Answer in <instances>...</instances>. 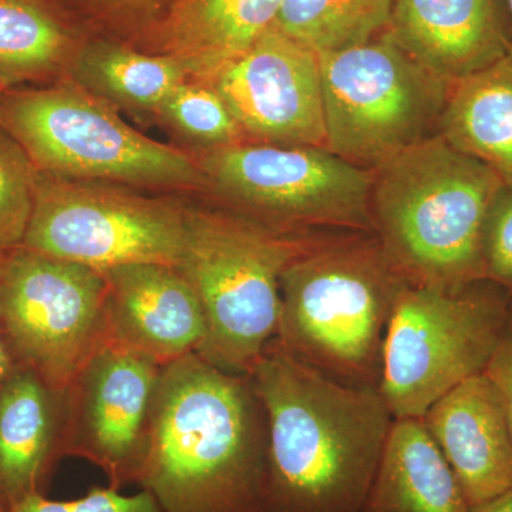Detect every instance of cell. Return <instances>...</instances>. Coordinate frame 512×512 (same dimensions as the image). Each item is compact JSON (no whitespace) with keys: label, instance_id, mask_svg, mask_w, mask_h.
Returning <instances> with one entry per match:
<instances>
[{"label":"cell","instance_id":"cell-30","mask_svg":"<svg viewBox=\"0 0 512 512\" xmlns=\"http://www.w3.org/2000/svg\"><path fill=\"white\" fill-rule=\"evenodd\" d=\"M470 512H512V488L494 500L471 507Z\"/></svg>","mask_w":512,"mask_h":512},{"label":"cell","instance_id":"cell-32","mask_svg":"<svg viewBox=\"0 0 512 512\" xmlns=\"http://www.w3.org/2000/svg\"><path fill=\"white\" fill-rule=\"evenodd\" d=\"M507 3L508 20H510V47H508V57L512 59V0H505Z\"/></svg>","mask_w":512,"mask_h":512},{"label":"cell","instance_id":"cell-11","mask_svg":"<svg viewBox=\"0 0 512 512\" xmlns=\"http://www.w3.org/2000/svg\"><path fill=\"white\" fill-rule=\"evenodd\" d=\"M104 305L99 271L25 247L0 256V338L13 365L57 392L106 342Z\"/></svg>","mask_w":512,"mask_h":512},{"label":"cell","instance_id":"cell-27","mask_svg":"<svg viewBox=\"0 0 512 512\" xmlns=\"http://www.w3.org/2000/svg\"><path fill=\"white\" fill-rule=\"evenodd\" d=\"M484 279L512 289V187L495 195L483 234Z\"/></svg>","mask_w":512,"mask_h":512},{"label":"cell","instance_id":"cell-14","mask_svg":"<svg viewBox=\"0 0 512 512\" xmlns=\"http://www.w3.org/2000/svg\"><path fill=\"white\" fill-rule=\"evenodd\" d=\"M106 281V340L168 365L197 352L207 332L197 293L177 268L117 266Z\"/></svg>","mask_w":512,"mask_h":512},{"label":"cell","instance_id":"cell-24","mask_svg":"<svg viewBox=\"0 0 512 512\" xmlns=\"http://www.w3.org/2000/svg\"><path fill=\"white\" fill-rule=\"evenodd\" d=\"M156 114L200 150L247 140L227 103L210 83L185 80Z\"/></svg>","mask_w":512,"mask_h":512},{"label":"cell","instance_id":"cell-7","mask_svg":"<svg viewBox=\"0 0 512 512\" xmlns=\"http://www.w3.org/2000/svg\"><path fill=\"white\" fill-rule=\"evenodd\" d=\"M224 208L284 234L373 232V171L328 148L244 140L194 154Z\"/></svg>","mask_w":512,"mask_h":512},{"label":"cell","instance_id":"cell-18","mask_svg":"<svg viewBox=\"0 0 512 512\" xmlns=\"http://www.w3.org/2000/svg\"><path fill=\"white\" fill-rule=\"evenodd\" d=\"M64 392L16 367L0 384V507L43 488L63 457Z\"/></svg>","mask_w":512,"mask_h":512},{"label":"cell","instance_id":"cell-31","mask_svg":"<svg viewBox=\"0 0 512 512\" xmlns=\"http://www.w3.org/2000/svg\"><path fill=\"white\" fill-rule=\"evenodd\" d=\"M13 369H15V365H13L12 357H10L5 343H3L2 338H0V384L8 379Z\"/></svg>","mask_w":512,"mask_h":512},{"label":"cell","instance_id":"cell-34","mask_svg":"<svg viewBox=\"0 0 512 512\" xmlns=\"http://www.w3.org/2000/svg\"><path fill=\"white\" fill-rule=\"evenodd\" d=\"M0 512H8V511H6L5 508L0 507Z\"/></svg>","mask_w":512,"mask_h":512},{"label":"cell","instance_id":"cell-3","mask_svg":"<svg viewBox=\"0 0 512 512\" xmlns=\"http://www.w3.org/2000/svg\"><path fill=\"white\" fill-rule=\"evenodd\" d=\"M404 285L375 234L316 232L282 272L276 339L335 382L379 389L384 338Z\"/></svg>","mask_w":512,"mask_h":512},{"label":"cell","instance_id":"cell-4","mask_svg":"<svg viewBox=\"0 0 512 512\" xmlns=\"http://www.w3.org/2000/svg\"><path fill=\"white\" fill-rule=\"evenodd\" d=\"M503 181L437 136L373 170V232L407 285L484 281L483 234Z\"/></svg>","mask_w":512,"mask_h":512},{"label":"cell","instance_id":"cell-1","mask_svg":"<svg viewBox=\"0 0 512 512\" xmlns=\"http://www.w3.org/2000/svg\"><path fill=\"white\" fill-rule=\"evenodd\" d=\"M248 376L268 421L261 512H360L394 421L379 389L335 382L276 338Z\"/></svg>","mask_w":512,"mask_h":512},{"label":"cell","instance_id":"cell-15","mask_svg":"<svg viewBox=\"0 0 512 512\" xmlns=\"http://www.w3.org/2000/svg\"><path fill=\"white\" fill-rule=\"evenodd\" d=\"M470 507L512 488V439L503 396L478 373L440 397L421 417Z\"/></svg>","mask_w":512,"mask_h":512},{"label":"cell","instance_id":"cell-2","mask_svg":"<svg viewBox=\"0 0 512 512\" xmlns=\"http://www.w3.org/2000/svg\"><path fill=\"white\" fill-rule=\"evenodd\" d=\"M268 421L249 376L190 353L163 366L143 490L163 512H261Z\"/></svg>","mask_w":512,"mask_h":512},{"label":"cell","instance_id":"cell-17","mask_svg":"<svg viewBox=\"0 0 512 512\" xmlns=\"http://www.w3.org/2000/svg\"><path fill=\"white\" fill-rule=\"evenodd\" d=\"M282 0H171L146 32L150 49L210 83L274 29Z\"/></svg>","mask_w":512,"mask_h":512},{"label":"cell","instance_id":"cell-13","mask_svg":"<svg viewBox=\"0 0 512 512\" xmlns=\"http://www.w3.org/2000/svg\"><path fill=\"white\" fill-rule=\"evenodd\" d=\"M210 84L247 140L326 148L319 55L284 33L269 30Z\"/></svg>","mask_w":512,"mask_h":512},{"label":"cell","instance_id":"cell-12","mask_svg":"<svg viewBox=\"0 0 512 512\" xmlns=\"http://www.w3.org/2000/svg\"><path fill=\"white\" fill-rule=\"evenodd\" d=\"M163 366L117 343H101L64 390L63 457L93 463L109 487L138 484Z\"/></svg>","mask_w":512,"mask_h":512},{"label":"cell","instance_id":"cell-23","mask_svg":"<svg viewBox=\"0 0 512 512\" xmlns=\"http://www.w3.org/2000/svg\"><path fill=\"white\" fill-rule=\"evenodd\" d=\"M394 0H282L274 29L313 52L365 45L389 28Z\"/></svg>","mask_w":512,"mask_h":512},{"label":"cell","instance_id":"cell-33","mask_svg":"<svg viewBox=\"0 0 512 512\" xmlns=\"http://www.w3.org/2000/svg\"><path fill=\"white\" fill-rule=\"evenodd\" d=\"M9 89H12V87L0 76V100H2V97L5 96V93L8 92Z\"/></svg>","mask_w":512,"mask_h":512},{"label":"cell","instance_id":"cell-8","mask_svg":"<svg viewBox=\"0 0 512 512\" xmlns=\"http://www.w3.org/2000/svg\"><path fill=\"white\" fill-rule=\"evenodd\" d=\"M326 148L365 170L439 134L451 84L389 33L320 53Z\"/></svg>","mask_w":512,"mask_h":512},{"label":"cell","instance_id":"cell-6","mask_svg":"<svg viewBox=\"0 0 512 512\" xmlns=\"http://www.w3.org/2000/svg\"><path fill=\"white\" fill-rule=\"evenodd\" d=\"M0 128L40 173L53 177L134 188H207L194 156L128 126L117 107L72 79L9 89L0 100Z\"/></svg>","mask_w":512,"mask_h":512},{"label":"cell","instance_id":"cell-21","mask_svg":"<svg viewBox=\"0 0 512 512\" xmlns=\"http://www.w3.org/2000/svg\"><path fill=\"white\" fill-rule=\"evenodd\" d=\"M67 76L114 107L151 113H157L165 99L190 79L173 57L106 40L79 46Z\"/></svg>","mask_w":512,"mask_h":512},{"label":"cell","instance_id":"cell-10","mask_svg":"<svg viewBox=\"0 0 512 512\" xmlns=\"http://www.w3.org/2000/svg\"><path fill=\"white\" fill-rule=\"evenodd\" d=\"M187 205L148 197L128 185L40 173L22 247L104 272L117 266L177 268Z\"/></svg>","mask_w":512,"mask_h":512},{"label":"cell","instance_id":"cell-9","mask_svg":"<svg viewBox=\"0 0 512 512\" xmlns=\"http://www.w3.org/2000/svg\"><path fill=\"white\" fill-rule=\"evenodd\" d=\"M404 285L387 326L379 392L393 419H421L440 397L485 372L505 335L503 296Z\"/></svg>","mask_w":512,"mask_h":512},{"label":"cell","instance_id":"cell-20","mask_svg":"<svg viewBox=\"0 0 512 512\" xmlns=\"http://www.w3.org/2000/svg\"><path fill=\"white\" fill-rule=\"evenodd\" d=\"M439 136L512 187V59L451 84Z\"/></svg>","mask_w":512,"mask_h":512},{"label":"cell","instance_id":"cell-5","mask_svg":"<svg viewBox=\"0 0 512 512\" xmlns=\"http://www.w3.org/2000/svg\"><path fill=\"white\" fill-rule=\"evenodd\" d=\"M311 234H284L217 205H187L178 271L192 286L207 323L198 355L248 376L281 316V276Z\"/></svg>","mask_w":512,"mask_h":512},{"label":"cell","instance_id":"cell-29","mask_svg":"<svg viewBox=\"0 0 512 512\" xmlns=\"http://www.w3.org/2000/svg\"><path fill=\"white\" fill-rule=\"evenodd\" d=\"M92 5L107 12H148L167 6L171 0H87Z\"/></svg>","mask_w":512,"mask_h":512},{"label":"cell","instance_id":"cell-22","mask_svg":"<svg viewBox=\"0 0 512 512\" xmlns=\"http://www.w3.org/2000/svg\"><path fill=\"white\" fill-rule=\"evenodd\" d=\"M72 30L45 0H0V76L15 87L69 70Z\"/></svg>","mask_w":512,"mask_h":512},{"label":"cell","instance_id":"cell-25","mask_svg":"<svg viewBox=\"0 0 512 512\" xmlns=\"http://www.w3.org/2000/svg\"><path fill=\"white\" fill-rule=\"evenodd\" d=\"M39 175L28 153L0 128V256L25 242Z\"/></svg>","mask_w":512,"mask_h":512},{"label":"cell","instance_id":"cell-28","mask_svg":"<svg viewBox=\"0 0 512 512\" xmlns=\"http://www.w3.org/2000/svg\"><path fill=\"white\" fill-rule=\"evenodd\" d=\"M485 373L494 380L503 396L512 439V318L500 346L495 350L493 359L485 369Z\"/></svg>","mask_w":512,"mask_h":512},{"label":"cell","instance_id":"cell-19","mask_svg":"<svg viewBox=\"0 0 512 512\" xmlns=\"http://www.w3.org/2000/svg\"><path fill=\"white\" fill-rule=\"evenodd\" d=\"M421 419H396L360 512H470Z\"/></svg>","mask_w":512,"mask_h":512},{"label":"cell","instance_id":"cell-16","mask_svg":"<svg viewBox=\"0 0 512 512\" xmlns=\"http://www.w3.org/2000/svg\"><path fill=\"white\" fill-rule=\"evenodd\" d=\"M387 33L450 83L504 59L510 47L505 0H394Z\"/></svg>","mask_w":512,"mask_h":512},{"label":"cell","instance_id":"cell-26","mask_svg":"<svg viewBox=\"0 0 512 512\" xmlns=\"http://www.w3.org/2000/svg\"><path fill=\"white\" fill-rule=\"evenodd\" d=\"M8 512H163L148 491L124 495L111 487L92 488L84 497L53 501L43 494H33L13 505Z\"/></svg>","mask_w":512,"mask_h":512}]
</instances>
